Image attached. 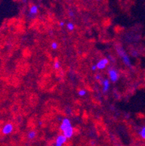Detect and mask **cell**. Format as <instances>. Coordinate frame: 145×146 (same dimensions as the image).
<instances>
[{
    "mask_svg": "<svg viewBox=\"0 0 145 146\" xmlns=\"http://www.w3.org/2000/svg\"><path fill=\"white\" fill-rule=\"evenodd\" d=\"M28 2V0H22V2L23 4H26Z\"/></svg>",
    "mask_w": 145,
    "mask_h": 146,
    "instance_id": "cell-23",
    "label": "cell"
},
{
    "mask_svg": "<svg viewBox=\"0 0 145 146\" xmlns=\"http://www.w3.org/2000/svg\"><path fill=\"white\" fill-rule=\"evenodd\" d=\"M62 133L67 137V138L68 140H70V139H71L74 135V128L73 127V126H70V127H68L67 129H66L64 130L63 132H62Z\"/></svg>",
    "mask_w": 145,
    "mask_h": 146,
    "instance_id": "cell-9",
    "label": "cell"
},
{
    "mask_svg": "<svg viewBox=\"0 0 145 146\" xmlns=\"http://www.w3.org/2000/svg\"><path fill=\"white\" fill-rule=\"evenodd\" d=\"M38 6L37 5H31L29 7L28 15V18L30 19H34L37 16L38 13Z\"/></svg>",
    "mask_w": 145,
    "mask_h": 146,
    "instance_id": "cell-6",
    "label": "cell"
},
{
    "mask_svg": "<svg viewBox=\"0 0 145 146\" xmlns=\"http://www.w3.org/2000/svg\"><path fill=\"white\" fill-rule=\"evenodd\" d=\"M37 136V132L36 130H30L27 133V138L29 140H34Z\"/></svg>",
    "mask_w": 145,
    "mask_h": 146,
    "instance_id": "cell-11",
    "label": "cell"
},
{
    "mask_svg": "<svg viewBox=\"0 0 145 146\" xmlns=\"http://www.w3.org/2000/svg\"><path fill=\"white\" fill-rule=\"evenodd\" d=\"M50 47L52 48V50H58V47H59V44L57 42H52L50 44Z\"/></svg>",
    "mask_w": 145,
    "mask_h": 146,
    "instance_id": "cell-16",
    "label": "cell"
},
{
    "mask_svg": "<svg viewBox=\"0 0 145 146\" xmlns=\"http://www.w3.org/2000/svg\"><path fill=\"white\" fill-rule=\"evenodd\" d=\"M107 75L111 83H116L120 79L119 71L114 67L109 68L107 70Z\"/></svg>",
    "mask_w": 145,
    "mask_h": 146,
    "instance_id": "cell-2",
    "label": "cell"
},
{
    "mask_svg": "<svg viewBox=\"0 0 145 146\" xmlns=\"http://www.w3.org/2000/svg\"><path fill=\"white\" fill-rule=\"evenodd\" d=\"M107 58H108V60H110V61H112V62H113L114 58H113V57L111 55H108V57H107Z\"/></svg>",
    "mask_w": 145,
    "mask_h": 146,
    "instance_id": "cell-21",
    "label": "cell"
},
{
    "mask_svg": "<svg viewBox=\"0 0 145 146\" xmlns=\"http://www.w3.org/2000/svg\"><path fill=\"white\" fill-rule=\"evenodd\" d=\"M137 134L142 140H145V124L139 127L137 130Z\"/></svg>",
    "mask_w": 145,
    "mask_h": 146,
    "instance_id": "cell-10",
    "label": "cell"
},
{
    "mask_svg": "<svg viewBox=\"0 0 145 146\" xmlns=\"http://www.w3.org/2000/svg\"><path fill=\"white\" fill-rule=\"evenodd\" d=\"M101 85H102V92L104 94L107 93L110 91V83L111 82L110 81L109 78H104L100 81Z\"/></svg>",
    "mask_w": 145,
    "mask_h": 146,
    "instance_id": "cell-7",
    "label": "cell"
},
{
    "mask_svg": "<svg viewBox=\"0 0 145 146\" xmlns=\"http://www.w3.org/2000/svg\"><path fill=\"white\" fill-rule=\"evenodd\" d=\"M68 16L70 17V18H73L74 17H75V12L73 10H71V9H70V10H68Z\"/></svg>",
    "mask_w": 145,
    "mask_h": 146,
    "instance_id": "cell-17",
    "label": "cell"
},
{
    "mask_svg": "<svg viewBox=\"0 0 145 146\" xmlns=\"http://www.w3.org/2000/svg\"><path fill=\"white\" fill-rule=\"evenodd\" d=\"M90 69H91V71H93V72H95V71H97V65H96V64L91 65V67H90Z\"/></svg>",
    "mask_w": 145,
    "mask_h": 146,
    "instance_id": "cell-19",
    "label": "cell"
},
{
    "mask_svg": "<svg viewBox=\"0 0 145 146\" xmlns=\"http://www.w3.org/2000/svg\"><path fill=\"white\" fill-rule=\"evenodd\" d=\"M96 1H97V2H101V1H102V0H96Z\"/></svg>",
    "mask_w": 145,
    "mask_h": 146,
    "instance_id": "cell-24",
    "label": "cell"
},
{
    "mask_svg": "<svg viewBox=\"0 0 145 146\" xmlns=\"http://www.w3.org/2000/svg\"><path fill=\"white\" fill-rule=\"evenodd\" d=\"M38 125L40 126V127H42V125H43V121H38Z\"/></svg>",
    "mask_w": 145,
    "mask_h": 146,
    "instance_id": "cell-22",
    "label": "cell"
},
{
    "mask_svg": "<svg viewBox=\"0 0 145 146\" xmlns=\"http://www.w3.org/2000/svg\"><path fill=\"white\" fill-rule=\"evenodd\" d=\"M66 26V22H65V21H60V22L59 23V26L60 28H63L64 26Z\"/></svg>",
    "mask_w": 145,
    "mask_h": 146,
    "instance_id": "cell-20",
    "label": "cell"
},
{
    "mask_svg": "<svg viewBox=\"0 0 145 146\" xmlns=\"http://www.w3.org/2000/svg\"><path fill=\"white\" fill-rule=\"evenodd\" d=\"M94 78H95V80L99 81V82H100V81L102 79V75H101V74H96L95 76H94Z\"/></svg>",
    "mask_w": 145,
    "mask_h": 146,
    "instance_id": "cell-18",
    "label": "cell"
},
{
    "mask_svg": "<svg viewBox=\"0 0 145 146\" xmlns=\"http://www.w3.org/2000/svg\"><path fill=\"white\" fill-rule=\"evenodd\" d=\"M86 94H87V91L85 89H80L78 91V95L79 97H84L86 96Z\"/></svg>",
    "mask_w": 145,
    "mask_h": 146,
    "instance_id": "cell-13",
    "label": "cell"
},
{
    "mask_svg": "<svg viewBox=\"0 0 145 146\" xmlns=\"http://www.w3.org/2000/svg\"><path fill=\"white\" fill-rule=\"evenodd\" d=\"M68 139L67 138V137L62 132L61 134H59V135H57V137L55 138V140H54V145L62 146L65 144H66L68 143Z\"/></svg>",
    "mask_w": 145,
    "mask_h": 146,
    "instance_id": "cell-3",
    "label": "cell"
},
{
    "mask_svg": "<svg viewBox=\"0 0 145 146\" xmlns=\"http://www.w3.org/2000/svg\"><path fill=\"white\" fill-rule=\"evenodd\" d=\"M109 63H110V60H108V58H102L97 62L96 65H97V70L102 71V70H105L107 67Z\"/></svg>",
    "mask_w": 145,
    "mask_h": 146,
    "instance_id": "cell-5",
    "label": "cell"
},
{
    "mask_svg": "<svg viewBox=\"0 0 145 146\" xmlns=\"http://www.w3.org/2000/svg\"><path fill=\"white\" fill-rule=\"evenodd\" d=\"M115 52H116L117 55L121 58L122 62L123 64L128 68L132 67V63H131V60L130 55L126 52V50H124L122 46L121 45H117L115 47Z\"/></svg>",
    "mask_w": 145,
    "mask_h": 146,
    "instance_id": "cell-1",
    "label": "cell"
},
{
    "mask_svg": "<svg viewBox=\"0 0 145 146\" xmlns=\"http://www.w3.org/2000/svg\"><path fill=\"white\" fill-rule=\"evenodd\" d=\"M66 29L67 30H68L69 31H73L75 29V24H74L73 23L70 21V22H68L66 23Z\"/></svg>",
    "mask_w": 145,
    "mask_h": 146,
    "instance_id": "cell-12",
    "label": "cell"
},
{
    "mask_svg": "<svg viewBox=\"0 0 145 146\" xmlns=\"http://www.w3.org/2000/svg\"><path fill=\"white\" fill-rule=\"evenodd\" d=\"M70 126H73L72 125V123H71V121L69 118L68 117H65L62 119V120L60 121V130L61 132H63L64 130L67 129L68 127H70Z\"/></svg>",
    "mask_w": 145,
    "mask_h": 146,
    "instance_id": "cell-8",
    "label": "cell"
},
{
    "mask_svg": "<svg viewBox=\"0 0 145 146\" xmlns=\"http://www.w3.org/2000/svg\"><path fill=\"white\" fill-rule=\"evenodd\" d=\"M53 68L55 70H59L61 68V63L59 60H55L54 61V64H53Z\"/></svg>",
    "mask_w": 145,
    "mask_h": 146,
    "instance_id": "cell-14",
    "label": "cell"
},
{
    "mask_svg": "<svg viewBox=\"0 0 145 146\" xmlns=\"http://www.w3.org/2000/svg\"><path fill=\"white\" fill-rule=\"evenodd\" d=\"M131 55L134 58H137V57L139 56V52L136 49H133L131 51Z\"/></svg>",
    "mask_w": 145,
    "mask_h": 146,
    "instance_id": "cell-15",
    "label": "cell"
},
{
    "mask_svg": "<svg viewBox=\"0 0 145 146\" xmlns=\"http://www.w3.org/2000/svg\"><path fill=\"white\" fill-rule=\"evenodd\" d=\"M13 131H14V125L12 123H6L2 126L1 129V133L5 136L11 135Z\"/></svg>",
    "mask_w": 145,
    "mask_h": 146,
    "instance_id": "cell-4",
    "label": "cell"
}]
</instances>
